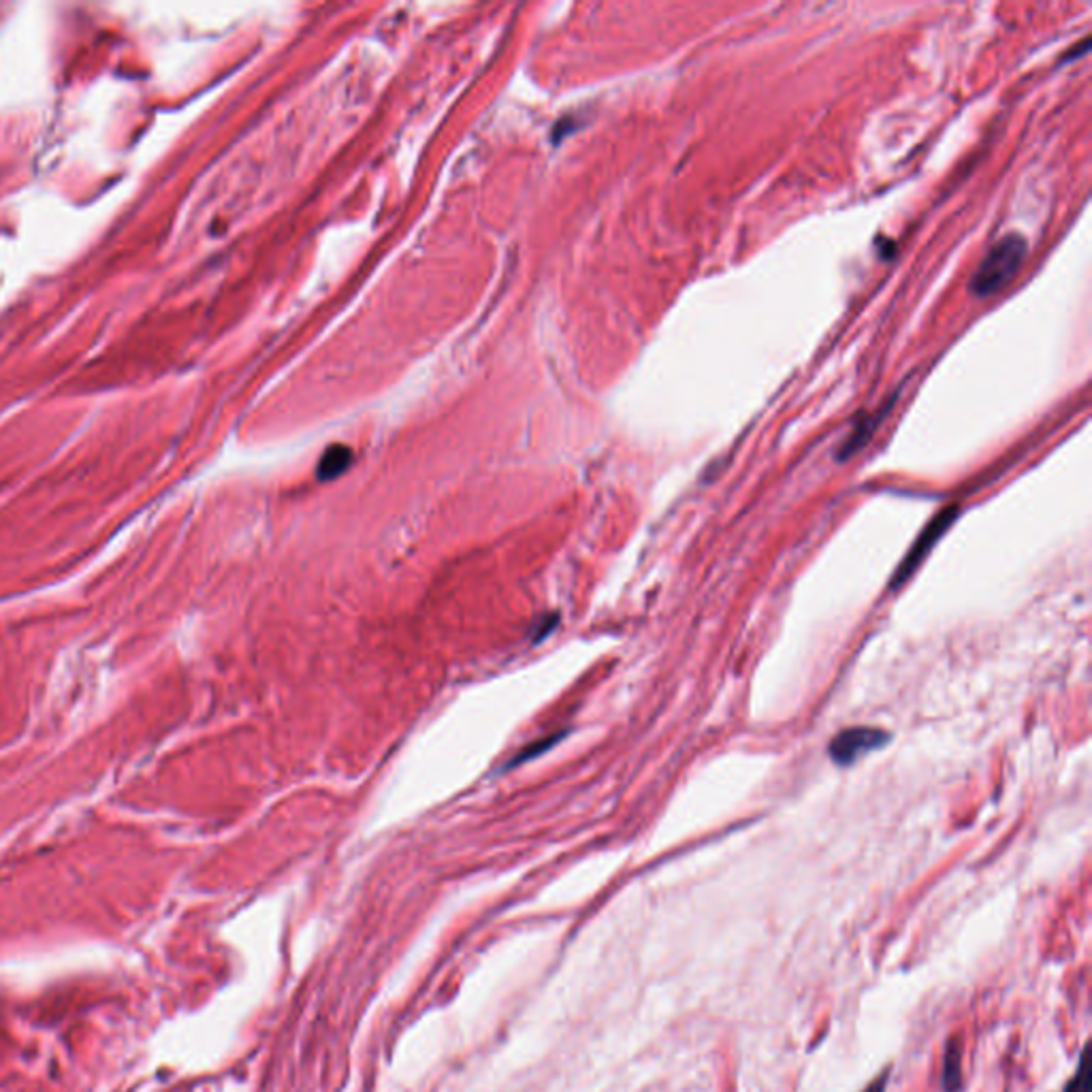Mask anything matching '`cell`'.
<instances>
[{
  "mask_svg": "<svg viewBox=\"0 0 1092 1092\" xmlns=\"http://www.w3.org/2000/svg\"><path fill=\"white\" fill-rule=\"evenodd\" d=\"M956 517H959V508L950 506L946 510H941L939 515L926 525L924 532L918 536V541L913 543L905 559H902V563L896 568V574L892 578V589H896L900 583H905L907 578L918 570V565L926 559L928 552L933 550V546L939 543V538L950 530V525L954 523Z\"/></svg>",
  "mask_w": 1092,
  "mask_h": 1092,
  "instance_id": "3",
  "label": "cell"
},
{
  "mask_svg": "<svg viewBox=\"0 0 1092 1092\" xmlns=\"http://www.w3.org/2000/svg\"><path fill=\"white\" fill-rule=\"evenodd\" d=\"M1027 239L1020 233L1003 235L990 248L986 259L979 263L973 280H970V293L977 296L1001 293L1018 276L1024 259H1027Z\"/></svg>",
  "mask_w": 1092,
  "mask_h": 1092,
  "instance_id": "1",
  "label": "cell"
},
{
  "mask_svg": "<svg viewBox=\"0 0 1092 1092\" xmlns=\"http://www.w3.org/2000/svg\"><path fill=\"white\" fill-rule=\"evenodd\" d=\"M887 1080H889V1075H887V1071H883V1073H882V1075L878 1077V1080H875V1082H871V1084H869V1086H867L865 1090H862V1092H885V1084H887Z\"/></svg>",
  "mask_w": 1092,
  "mask_h": 1092,
  "instance_id": "8",
  "label": "cell"
},
{
  "mask_svg": "<svg viewBox=\"0 0 1092 1092\" xmlns=\"http://www.w3.org/2000/svg\"><path fill=\"white\" fill-rule=\"evenodd\" d=\"M1086 1051H1082L1080 1060H1077V1071L1071 1077V1082L1064 1088V1092H1090V1075L1086 1073Z\"/></svg>",
  "mask_w": 1092,
  "mask_h": 1092,
  "instance_id": "7",
  "label": "cell"
},
{
  "mask_svg": "<svg viewBox=\"0 0 1092 1092\" xmlns=\"http://www.w3.org/2000/svg\"><path fill=\"white\" fill-rule=\"evenodd\" d=\"M941 1084L948 1092H959L963 1086V1046L959 1040H950L946 1048Z\"/></svg>",
  "mask_w": 1092,
  "mask_h": 1092,
  "instance_id": "6",
  "label": "cell"
},
{
  "mask_svg": "<svg viewBox=\"0 0 1092 1092\" xmlns=\"http://www.w3.org/2000/svg\"><path fill=\"white\" fill-rule=\"evenodd\" d=\"M353 449L344 447V444H335V447L327 449V453L322 455V460L318 463V469L316 474L320 480H333L337 476H342L344 471L350 467V463H353Z\"/></svg>",
  "mask_w": 1092,
  "mask_h": 1092,
  "instance_id": "5",
  "label": "cell"
},
{
  "mask_svg": "<svg viewBox=\"0 0 1092 1092\" xmlns=\"http://www.w3.org/2000/svg\"><path fill=\"white\" fill-rule=\"evenodd\" d=\"M883 416H885V408H882L878 414L862 416V419L856 423V427L852 429V434H849V438L843 442L839 460H847V457L856 455L862 447H865V444L871 440V436L875 434V429H878V425L882 423Z\"/></svg>",
  "mask_w": 1092,
  "mask_h": 1092,
  "instance_id": "4",
  "label": "cell"
},
{
  "mask_svg": "<svg viewBox=\"0 0 1092 1092\" xmlns=\"http://www.w3.org/2000/svg\"><path fill=\"white\" fill-rule=\"evenodd\" d=\"M887 732L878 727H849L830 740V760L837 766H852L867 753L878 751L887 743Z\"/></svg>",
  "mask_w": 1092,
  "mask_h": 1092,
  "instance_id": "2",
  "label": "cell"
}]
</instances>
